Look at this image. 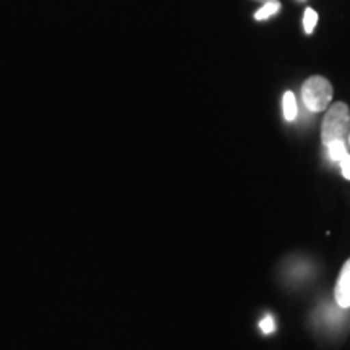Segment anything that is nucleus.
<instances>
[{
	"mask_svg": "<svg viewBox=\"0 0 350 350\" xmlns=\"http://www.w3.org/2000/svg\"><path fill=\"white\" fill-rule=\"evenodd\" d=\"M332 94H334V90H332L329 80H326L325 77H310L301 85V99H304L306 109L312 112L326 111L332 100Z\"/></svg>",
	"mask_w": 350,
	"mask_h": 350,
	"instance_id": "f03ea898",
	"label": "nucleus"
},
{
	"mask_svg": "<svg viewBox=\"0 0 350 350\" xmlns=\"http://www.w3.org/2000/svg\"><path fill=\"white\" fill-rule=\"evenodd\" d=\"M253 2H262V3H266V2H269V0H253Z\"/></svg>",
	"mask_w": 350,
	"mask_h": 350,
	"instance_id": "9d476101",
	"label": "nucleus"
},
{
	"mask_svg": "<svg viewBox=\"0 0 350 350\" xmlns=\"http://www.w3.org/2000/svg\"><path fill=\"white\" fill-rule=\"evenodd\" d=\"M282 109H284V119L292 122L295 120L297 113H299V109H297V99L295 94L292 91H286L282 98Z\"/></svg>",
	"mask_w": 350,
	"mask_h": 350,
	"instance_id": "20e7f679",
	"label": "nucleus"
},
{
	"mask_svg": "<svg viewBox=\"0 0 350 350\" xmlns=\"http://www.w3.org/2000/svg\"><path fill=\"white\" fill-rule=\"evenodd\" d=\"M339 164H340V170H342L344 177L347 178V180H350V156L345 157L342 163H339Z\"/></svg>",
	"mask_w": 350,
	"mask_h": 350,
	"instance_id": "1a4fd4ad",
	"label": "nucleus"
},
{
	"mask_svg": "<svg viewBox=\"0 0 350 350\" xmlns=\"http://www.w3.org/2000/svg\"><path fill=\"white\" fill-rule=\"evenodd\" d=\"M326 148H327V154H329V159L334 161V163H342L345 157L349 156L345 142H332L327 144Z\"/></svg>",
	"mask_w": 350,
	"mask_h": 350,
	"instance_id": "39448f33",
	"label": "nucleus"
},
{
	"mask_svg": "<svg viewBox=\"0 0 350 350\" xmlns=\"http://www.w3.org/2000/svg\"><path fill=\"white\" fill-rule=\"evenodd\" d=\"M318 23V13L313 10V8H306L305 15H304V28L306 34H312L317 28Z\"/></svg>",
	"mask_w": 350,
	"mask_h": 350,
	"instance_id": "0eeeda50",
	"label": "nucleus"
},
{
	"mask_svg": "<svg viewBox=\"0 0 350 350\" xmlns=\"http://www.w3.org/2000/svg\"><path fill=\"white\" fill-rule=\"evenodd\" d=\"M281 10V3L278 0H269V2L262 3V7L255 13V20L262 21V20H268L269 16H273Z\"/></svg>",
	"mask_w": 350,
	"mask_h": 350,
	"instance_id": "423d86ee",
	"label": "nucleus"
},
{
	"mask_svg": "<svg viewBox=\"0 0 350 350\" xmlns=\"http://www.w3.org/2000/svg\"><path fill=\"white\" fill-rule=\"evenodd\" d=\"M260 327H261V331L265 332V334H271V332H273L274 329H275V325H274V318L273 317H265L260 321Z\"/></svg>",
	"mask_w": 350,
	"mask_h": 350,
	"instance_id": "6e6552de",
	"label": "nucleus"
},
{
	"mask_svg": "<svg viewBox=\"0 0 350 350\" xmlns=\"http://www.w3.org/2000/svg\"><path fill=\"white\" fill-rule=\"evenodd\" d=\"M334 297L340 308H349L350 306V258L345 261V265L342 266V271H340L338 284H336V288H334Z\"/></svg>",
	"mask_w": 350,
	"mask_h": 350,
	"instance_id": "7ed1b4c3",
	"label": "nucleus"
},
{
	"mask_svg": "<svg viewBox=\"0 0 350 350\" xmlns=\"http://www.w3.org/2000/svg\"><path fill=\"white\" fill-rule=\"evenodd\" d=\"M349 143H350V133H349Z\"/></svg>",
	"mask_w": 350,
	"mask_h": 350,
	"instance_id": "9b49d317",
	"label": "nucleus"
},
{
	"mask_svg": "<svg viewBox=\"0 0 350 350\" xmlns=\"http://www.w3.org/2000/svg\"><path fill=\"white\" fill-rule=\"evenodd\" d=\"M350 109L342 100L326 109L321 124V142L325 146L332 142H349Z\"/></svg>",
	"mask_w": 350,
	"mask_h": 350,
	"instance_id": "f257e3e1",
	"label": "nucleus"
}]
</instances>
